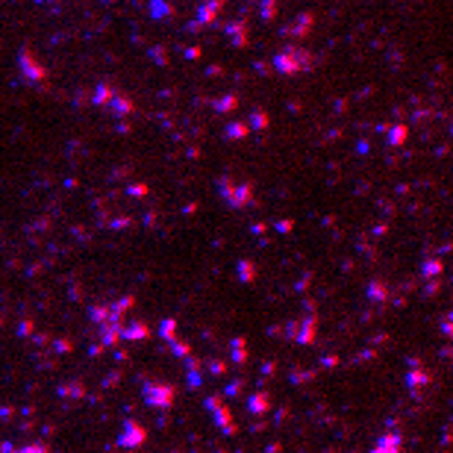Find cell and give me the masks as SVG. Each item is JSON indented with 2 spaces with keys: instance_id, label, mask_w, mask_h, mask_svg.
Instances as JSON below:
<instances>
[{
  "instance_id": "cell-1",
  "label": "cell",
  "mask_w": 453,
  "mask_h": 453,
  "mask_svg": "<svg viewBox=\"0 0 453 453\" xmlns=\"http://www.w3.org/2000/svg\"><path fill=\"white\" fill-rule=\"evenodd\" d=\"M144 400L150 406H171L174 403V388L171 386H144Z\"/></svg>"
},
{
  "instance_id": "cell-2",
  "label": "cell",
  "mask_w": 453,
  "mask_h": 453,
  "mask_svg": "<svg viewBox=\"0 0 453 453\" xmlns=\"http://www.w3.org/2000/svg\"><path fill=\"white\" fill-rule=\"evenodd\" d=\"M206 403H209V409H212V415H215V421L221 424V430H224V433H235V424H232V415H229V412H226L224 406H221V400H218V397H209Z\"/></svg>"
},
{
  "instance_id": "cell-3",
  "label": "cell",
  "mask_w": 453,
  "mask_h": 453,
  "mask_svg": "<svg viewBox=\"0 0 453 453\" xmlns=\"http://www.w3.org/2000/svg\"><path fill=\"white\" fill-rule=\"evenodd\" d=\"M141 442H144L141 424H127V436H121V445H124V448H132V445H141Z\"/></svg>"
},
{
  "instance_id": "cell-4",
  "label": "cell",
  "mask_w": 453,
  "mask_h": 453,
  "mask_svg": "<svg viewBox=\"0 0 453 453\" xmlns=\"http://www.w3.org/2000/svg\"><path fill=\"white\" fill-rule=\"evenodd\" d=\"M121 339H129V341H141V339H147V327L144 324H135V327H124L121 330Z\"/></svg>"
},
{
  "instance_id": "cell-5",
  "label": "cell",
  "mask_w": 453,
  "mask_h": 453,
  "mask_svg": "<svg viewBox=\"0 0 453 453\" xmlns=\"http://www.w3.org/2000/svg\"><path fill=\"white\" fill-rule=\"evenodd\" d=\"M247 406H250V412H256V415H262V412L268 409V394H265V391H262V394H253Z\"/></svg>"
},
{
  "instance_id": "cell-6",
  "label": "cell",
  "mask_w": 453,
  "mask_h": 453,
  "mask_svg": "<svg viewBox=\"0 0 453 453\" xmlns=\"http://www.w3.org/2000/svg\"><path fill=\"white\" fill-rule=\"evenodd\" d=\"M174 330H177V324H174V321H165V324H162V336H165L168 341H174Z\"/></svg>"
}]
</instances>
